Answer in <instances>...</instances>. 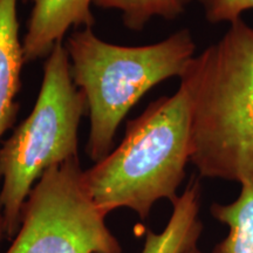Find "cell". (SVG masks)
I'll use <instances>...</instances> for the list:
<instances>
[{
	"mask_svg": "<svg viewBox=\"0 0 253 253\" xmlns=\"http://www.w3.org/2000/svg\"><path fill=\"white\" fill-rule=\"evenodd\" d=\"M199 175L253 184V28L231 23L183 73Z\"/></svg>",
	"mask_w": 253,
	"mask_h": 253,
	"instance_id": "cell-1",
	"label": "cell"
},
{
	"mask_svg": "<svg viewBox=\"0 0 253 253\" xmlns=\"http://www.w3.org/2000/svg\"><path fill=\"white\" fill-rule=\"evenodd\" d=\"M190 160V100L181 84L171 96L160 97L126 122L121 144L84 171V181L106 216L126 208L145 219L156 202L178 197Z\"/></svg>",
	"mask_w": 253,
	"mask_h": 253,
	"instance_id": "cell-2",
	"label": "cell"
},
{
	"mask_svg": "<svg viewBox=\"0 0 253 253\" xmlns=\"http://www.w3.org/2000/svg\"><path fill=\"white\" fill-rule=\"evenodd\" d=\"M65 47L73 81L86 97V151L95 163L113 150L118 128L132 107L161 82L181 78L196 56L189 30L153 45L126 47L103 41L86 27L74 32Z\"/></svg>",
	"mask_w": 253,
	"mask_h": 253,
	"instance_id": "cell-3",
	"label": "cell"
},
{
	"mask_svg": "<svg viewBox=\"0 0 253 253\" xmlns=\"http://www.w3.org/2000/svg\"><path fill=\"white\" fill-rule=\"evenodd\" d=\"M86 112V97L73 81L61 41L47 56L33 110L0 148V205L7 238L17 235L25 202L42 173L79 157L78 131Z\"/></svg>",
	"mask_w": 253,
	"mask_h": 253,
	"instance_id": "cell-4",
	"label": "cell"
},
{
	"mask_svg": "<svg viewBox=\"0 0 253 253\" xmlns=\"http://www.w3.org/2000/svg\"><path fill=\"white\" fill-rule=\"evenodd\" d=\"M106 217L88 192L79 157L69 158L33 186L5 253H122Z\"/></svg>",
	"mask_w": 253,
	"mask_h": 253,
	"instance_id": "cell-5",
	"label": "cell"
},
{
	"mask_svg": "<svg viewBox=\"0 0 253 253\" xmlns=\"http://www.w3.org/2000/svg\"><path fill=\"white\" fill-rule=\"evenodd\" d=\"M31 17L23 42L25 63L48 56L72 26L93 27L90 4L94 0H27Z\"/></svg>",
	"mask_w": 253,
	"mask_h": 253,
	"instance_id": "cell-6",
	"label": "cell"
},
{
	"mask_svg": "<svg viewBox=\"0 0 253 253\" xmlns=\"http://www.w3.org/2000/svg\"><path fill=\"white\" fill-rule=\"evenodd\" d=\"M24 65L17 0H0V138L17 119V96L21 86ZM5 238L7 237L0 205V245Z\"/></svg>",
	"mask_w": 253,
	"mask_h": 253,
	"instance_id": "cell-7",
	"label": "cell"
},
{
	"mask_svg": "<svg viewBox=\"0 0 253 253\" xmlns=\"http://www.w3.org/2000/svg\"><path fill=\"white\" fill-rule=\"evenodd\" d=\"M201 197V183L192 177L183 194L172 202V213L163 231H147L141 253H184L197 245L203 231Z\"/></svg>",
	"mask_w": 253,
	"mask_h": 253,
	"instance_id": "cell-8",
	"label": "cell"
},
{
	"mask_svg": "<svg viewBox=\"0 0 253 253\" xmlns=\"http://www.w3.org/2000/svg\"><path fill=\"white\" fill-rule=\"evenodd\" d=\"M239 196L229 204L213 203L214 219L229 227L212 253H253V184L242 183Z\"/></svg>",
	"mask_w": 253,
	"mask_h": 253,
	"instance_id": "cell-9",
	"label": "cell"
},
{
	"mask_svg": "<svg viewBox=\"0 0 253 253\" xmlns=\"http://www.w3.org/2000/svg\"><path fill=\"white\" fill-rule=\"evenodd\" d=\"M191 0H94V5L122 12L123 24L132 31H141L153 17L171 20L181 15Z\"/></svg>",
	"mask_w": 253,
	"mask_h": 253,
	"instance_id": "cell-10",
	"label": "cell"
},
{
	"mask_svg": "<svg viewBox=\"0 0 253 253\" xmlns=\"http://www.w3.org/2000/svg\"><path fill=\"white\" fill-rule=\"evenodd\" d=\"M203 5L205 17L210 23L233 21L240 19V14L253 9V0H199Z\"/></svg>",
	"mask_w": 253,
	"mask_h": 253,
	"instance_id": "cell-11",
	"label": "cell"
},
{
	"mask_svg": "<svg viewBox=\"0 0 253 253\" xmlns=\"http://www.w3.org/2000/svg\"><path fill=\"white\" fill-rule=\"evenodd\" d=\"M184 253H203L201 251V250L198 249V246L196 245V246H194V248H191V249H189L188 251H185Z\"/></svg>",
	"mask_w": 253,
	"mask_h": 253,
	"instance_id": "cell-12",
	"label": "cell"
}]
</instances>
